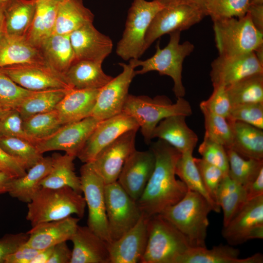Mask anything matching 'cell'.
Masks as SVG:
<instances>
[{"label":"cell","instance_id":"cell-1","mask_svg":"<svg viewBox=\"0 0 263 263\" xmlns=\"http://www.w3.org/2000/svg\"><path fill=\"white\" fill-rule=\"evenodd\" d=\"M155 164L146 188L136 203L142 215L149 219L161 213L180 200L188 189L176 178L175 167L181 153L174 147L158 139L150 143Z\"/></svg>","mask_w":263,"mask_h":263},{"label":"cell","instance_id":"cell-2","mask_svg":"<svg viewBox=\"0 0 263 263\" xmlns=\"http://www.w3.org/2000/svg\"><path fill=\"white\" fill-rule=\"evenodd\" d=\"M211 211L213 208L205 198L188 189L180 200L160 214L186 237L191 247H205Z\"/></svg>","mask_w":263,"mask_h":263},{"label":"cell","instance_id":"cell-3","mask_svg":"<svg viewBox=\"0 0 263 263\" xmlns=\"http://www.w3.org/2000/svg\"><path fill=\"white\" fill-rule=\"evenodd\" d=\"M173 103L165 95L151 98L146 95L129 94L122 113L132 117L141 129L145 143L150 144L152 132L163 119L175 115L191 116L192 110L189 102L184 97H178Z\"/></svg>","mask_w":263,"mask_h":263},{"label":"cell","instance_id":"cell-4","mask_svg":"<svg viewBox=\"0 0 263 263\" xmlns=\"http://www.w3.org/2000/svg\"><path fill=\"white\" fill-rule=\"evenodd\" d=\"M86 204L84 197L69 187L42 188L27 203L26 219L32 226L76 214L82 218Z\"/></svg>","mask_w":263,"mask_h":263},{"label":"cell","instance_id":"cell-5","mask_svg":"<svg viewBox=\"0 0 263 263\" xmlns=\"http://www.w3.org/2000/svg\"><path fill=\"white\" fill-rule=\"evenodd\" d=\"M181 32L176 31L169 33V42L164 48H160L158 42L155 53L150 57L144 60L135 59L137 67H141L140 70H135L136 75L157 71L160 75L170 77L173 81L172 90L177 98L185 95L182 75L183 62L194 49V45L189 41L180 43Z\"/></svg>","mask_w":263,"mask_h":263},{"label":"cell","instance_id":"cell-6","mask_svg":"<svg viewBox=\"0 0 263 263\" xmlns=\"http://www.w3.org/2000/svg\"><path fill=\"white\" fill-rule=\"evenodd\" d=\"M148 240L141 263H175L191 246L186 237L160 214L148 220Z\"/></svg>","mask_w":263,"mask_h":263},{"label":"cell","instance_id":"cell-7","mask_svg":"<svg viewBox=\"0 0 263 263\" xmlns=\"http://www.w3.org/2000/svg\"><path fill=\"white\" fill-rule=\"evenodd\" d=\"M216 46L220 56H234L254 52L263 45V33L248 13L241 18L213 21Z\"/></svg>","mask_w":263,"mask_h":263},{"label":"cell","instance_id":"cell-8","mask_svg":"<svg viewBox=\"0 0 263 263\" xmlns=\"http://www.w3.org/2000/svg\"><path fill=\"white\" fill-rule=\"evenodd\" d=\"M163 6L153 0H133L128 12L122 38L116 53L125 60L139 59L146 51L145 39L149 26Z\"/></svg>","mask_w":263,"mask_h":263},{"label":"cell","instance_id":"cell-9","mask_svg":"<svg viewBox=\"0 0 263 263\" xmlns=\"http://www.w3.org/2000/svg\"><path fill=\"white\" fill-rule=\"evenodd\" d=\"M106 215L112 242L133 227L142 216L136 202L116 181L105 186Z\"/></svg>","mask_w":263,"mask_h":263},{"label":"cell","instance_id":"cell-10","mask_svg":"<svg viewBox=\"0 0 263 263\" xmlns=\"http://www.w3.org/2000/svg\"><path fill=\"white\" fill-rule=\"evenodd\" d=\"M82 191L88 209L87 226L101 238L110 243L106 211L105 186L91 163H84L80 169Z\"/></svg>","mask_w":263,"mask_h":263},{"label":"cell","instance_id":"cell-11","mask_svg":"<svg viewBox=\"0 0 263 263\" xmlns=\"http://www.w3.org/2000/svg\"><path fill=\"white\" fill-rule=\"evenodd\" d=\"M206 16L204 10L193 5L163 7L156 13L147 30L145 39L146 50L162 36L188 30Z\"/></svg>","mask_w":263,"mask_h":263},{"label":"cell","instance_id":"cell-12","mask_svg":"<svg viewBox=\"0 0 263 263\" xmlns=\"http://www.w3.org/2000/svg\"><path fill=\"white\" fill-rule=\"evenodd\" d=\"M136 59L120 63L122 72L99 90L91 116L101 121L122 113L131 83L136 75Z\"/></svg>","mask_w":263,"mask_h":263},{"label":"cell","instance_id":"cell-13","mask_svg":"<svg viewBox=\"0 0 263 263\" xmlns=\"http://www.w3.org/2000/svg\"><path fill=\"white\" fill-rule=\"evenodd\" d=\"M222 235L229 245L263 238V195L248 200L227 225Z\"/></svg>","mask_w":263,"mask_h":263},{"label":"cell","instance_id":"cell-14","mask_svg":"<svg viewBox=\"0 0 263 263\" xmlns=\"http://www.w3.org/2000/svg\"><path fill=\"white\" fill-rule=\"evenodd\" d=\"M100 121L90 116L64 125L50 136L38 140L35 145L42 154L50 151L62 150L76 157Z\"/></svg>","mask_w":263,"mask_h":263},{"label":"cell","instance_id":"cell-15","mask_svg":"<svg viewBox=\"0 0 263 263\" xmlns=\"http://www.w3.org/2000/svg\"><path fill=\"white\" fill-rule=\"evenodd\" d=\"M0 70L28 90L72 89L64 75L46 63L11 65L0 67Z\"/></svg>","mask_w":263,"mask_h":263},{"label":"cell","instance_id":"cell-16","mask_svg":"<svg viewBox=\"0 0 263 263\" xmlns=\"http://www.w3.org/2000/svg\"><path fill=\"white\" fill-rule=\"evenodd\" d=\"M137 131L131 130L122 134L103 148L90 162L105 185L117 181L125 162L136 150Z\"/></svg>","mask_w":263,"mask_h":263},{"label":"cell","instance_id":"cell-17","mask_svg":"<svg viewBox=\"0 0 263 263\" xmlns=\"http://www.w3.org/2000/svg\"><path fill=\"white\" fill-rule=\"evenodd\" d=\"M139 128L132 117L122 112L101 120L87 139L77 157L84 163H90L99 152L122 134Z\"/></svg>","mask_w":263,"mask_h":263},{"label":"cell","instance_id":"cell-18","mask_svg":"<svg viewBox=\"0 0 263 263\" xmlns=\"http://www.w3.org/2000/svg\"><path fill=\"white\" fill-rule=\"evenodd\" d=\"M213 86L225 87L249 76L263 73V64L254 52L234 56H219L211 64Z\"/></svg>","mask_w":263,"mask_h":263},{"label":"cell","instance_id":"cell-19","mask_svg":"<svg viewBox=\"0 0 263 263\" xmlns=\"http://www.w3.org/2000/svg\"><path fill=\"white\" fill-rule=\"evenodd\" d=\"M155 164L153 151L135 150L125 162L117 182L136 202L142 194Z\"/></svg>","mask_w":263,"mask_h":263},{"label":"cell","instance_id":"cell-20","mask_svg":"<svg viewBox=\"0 0 263 263\" xmlns=\"http://www.w3.org/2000/svg\"><path fill=\"white\" fill-rule=\"evenodd\" d=\"M69 36L75 61L88 60L102 63L113 50L112 39L98 31L93 23L81 27Z\"/></svg>","mask_w":263,"mask_h":263},{"label":"cell","instance_id":"cell-21","mask_svg":"<svg viewBox=\"0 0 263 263\" xmlns=\"http://www.w3.org/2000/svg\"><path fill=\"white\" fill-rule=\"evenodd\" d=\"M148 220L142 215L131 229L109 243L110 263H141L147 244Z\"/></svg>","mask_w":263,"mask_h":263},{"label":"cell","instance_id":"cell-22","mask_svg":"<svg viewBox=\"0 0 263 263\" xmlns=\"http://www.w3.org/2000/svg\"><path fill=\"white\" fill-rule=\"evenodd\" d=\"M79 220V218L70 216L33 226L27 232L29 238L26 244L35 249L41 250L70 240L78 226Z\"/></svg>","mask_w":263,"mask_h":263},{"label":"cell","instance_id":"cell-23","mask_svg":"<svg viewBox=\"0 0 263 263\" xmlns=\"http://www.w3.org/2000/svg\"><path fill=\"white\" fill-rule=\"evenodd\" d=\"M70 241L73 244L70 263H110L109 243L88 226L78 225Z\"/></svg>","mask_w":263,"mask_h":263},{"label":"cell","instance_id":"cell-24","mask_svg":"<svg viewBox=\"0 0 263 263\" xmlns=\"http://www.w3.org/2000/svg\"><path fill=\"white\" fill-rule=\"evenodd\" d=\"M186 116L172 115L161 120L154 129L152 139L162 140L181 153L193 151L198 141L196 133L188 126Z\"/></svg>","mask_w":263,"mask_h":263},{"label":"cell","instance_id":"cell-25","mask_svg":"<svg viewBox=\"0 0 263 263\" xmlns=\"http://www.w3.org/2000/svg\"><path fill=\"white\" fill-rule=\"evenodd\" d=\"M47 63L40 49L25 37L0 34V67L26 64Z\"/></svg>","mask_w":263,"mask_h":263},{"label":"cell","instance_id":"cell-26","mask_svg":"<svg viewBox=\"0 0 263 263\" xmlns=\"http://www.w3.org/2000/svg\"><path fill=\"white\" fill-rule=\"evenodd\" d=\"M240 251L231 245L221 244L211 249L207 247H190L176 260L175 263H262L263 256L257 253L240 259Z\"/></svg>","mask_w":263,"mask_h":263},{"label":"cell","instance_id":"cell-27","mask_svg":"<svg viewBox=\"0 0 263 263\" xmlns=\"http://www.w3.org/2000/svg\"><path fill=\"white\" fill-rule=\"evenodd\" d=\"M99 90H69L56 108L61 124L64 125L91 116Z\"/></svg>","mask_w":263,"mask_h":263},{"label":"cell","instance_id":"cell-28","mask_svg":"<svg viewBox=\"0 0 263 263\" xmlns=\"http://www.w3.org/2000/svg\"><path fill=\"white\" fill-rule=\"evenodd\" d=\"M101 63L88 61H75L64 75L72 89H100L113 77L105 73Z\"/></svg>","mask_w":263,"mask_h":263},{"label":"cell","instance_id":"cell-29","mask_svg":"<svg viewBox=\"0 0 263 263\" xmlns=\"http://www.w3.org/2000/svg\"><path fill=\"white\" fill-rule=\"evenodd\" d=\"M52 165V157H43L19 178L12 179L8 192L21 202L29 203L41 188L40 183L49 173Z\"/></svg>","mask_w":263,"mask_h":263},{"label":"cell","instance_id":"cell-30","mask_svg":"<svg viewBox=\"0 0 263 263\" xmlns=\"http://www.w3.org/2000/svg\"><path fill=\"white\" fill-rule=\"evenodd\" d=\"M36 7L37 0H6L3 32L25 37L31 27Z\"/></svg>","mask_w":263,"mask_h":263},{"label":"cell","instance_id":"cell-31","mask_svg":"<svg viewBox=\"0 0 263 263\" xmlns=\"http://www.w3.org/2000/svg\"><path fill=\"white\" fill-rule=\"evenodd\" d=\"M94 15L85 6L82 0L58 2L53 34L70 35L81 27L93 23Z\"/></svg>","mask_w":263,"mask_h":263},{"label":"cell","instance_id":"cell-32","mask_svg":"<svg viewBox=\"0 0 263 263\" xmlns=\"http://www.w3.org/2000/svg\"><path fill=\"white\" fill-rule=\"evenodd\" d=\"M52 157L51 169L41 181V187L51 188L69 187L81 194V179L75 171L74 161L75 157L65 153L64 155L55 154Z\"/></svg>","mask_w":263,"mask_h":263},{"label":"cell","instance_id":"cell-33","mask_svg":"<svg viewBox=\"0 0 263 263\" xmlns=\"http://www.w3.org/2000/svg\"><path fill=\"white\" fill-rule=\"evenodd\" d=\"M229 122L233 137L229 149L247 158L263 160V130L240 121Z\"/></svg>","mask_w":263,"mask_h":263},{"label":"cell","instance_id":"cell-34","mask_svg":"<svg viewBox=\"0 0 263 263\" xmlns=\"http://www.w3.org/2000/svg\"><path fill=\"white\" fill-rule=\"evenodd\" d=\"M40 49L47 64L63 75L75 61L69 35L53 34L42 42Z\"/></svg>","mask_w":263,"mask_h":263},{"label":"cell","instance_id":"cell-35","mask_svg":"<svg viewBox=\"0 0 263 263\" xmlns=\"http://www.w3.org/2000/svg\"><path fill=\"white\" fill-rule=\"evenodd\" d=\"M58 3L56 0H37L35 16L25 38L39 48L42 42L53 34Z\"/></svg>","mask_w":263,"mask_h":263},{"label":"cell","instance_id":"cell-36","mask_svg":"<svg viewBox=\"0 0 263 263\" xmlns=\"http://www.w3.org/2000/svg\"><path fill=\"white\" fill-rule=\"evenodd\" d=\"M247 201L245 188L226 174L219 186L216 195V202L223 211V226Z\"/></svg>","mask_w":263,"mask_h":263},{"label":"cell","instance_id":"cell-37","mask_svg":"<svg viewBox=\"0 0 263 263\" xmlns=\"http://www.w3.org/2000/svg\"><path fill=\"white\" fill-rule=\"evenodd\" d=\"M193 151H188L181 155L175 167V174L186 185L188 189L195 191L208 201L213 208V211L220 212V207L215 203L206 188L195 163Z\"/></svg>","mask_w":263,"mask_h":263},{"label":"cell","instance_id":"cell-38","mask_svg":"<svg viewBox=\"0 0 263 263\" xmlns=\"http://www.w3.org/2000/svg\"><path fill=\"white\" fill-rule=\"evenodd\" d=\"M70 90L57 89L33 91L16 109L23 120L36 114L52 111L56 109L58 103Z\"/></svg>","mask_w":263,"mask_h":263},{"label":"cell","instance_id":"cell-39","mask_svg":"<svg viewBox=\"0 0 263 263\" xmlns=\"http://www.w3.org/2000/svg\"><path fill=\"white\" fill-rule=\"evenodd\" d=\"M225 88L232 106L263 103V73L249 76Z\"/></svg>","mask_w":263,"mask_h":263},{"label":"cell","instance_id":"cell-40","mask_svg":"<svg viewBox=\"0 0 263 263\" xmlns=\"http://www.w3.org/2000/svg\"><path fill=\"white\" fill-rule=\"evenodd\" d=\"M226 150L229 165L228 175L244 188L246 187L257 177L263 168V160L245 159L231 149H226Z\"/></svg>","mask_w":263,"mask_h":263},{"label":"cell","instance_id":"cell-41","mask_svg":"<svg viewBox=\"0 0 263 263\" xmlns=\"http://www.w3.org/2000/svg\"><path fill=\"white\" fill-rule=\"evenodd\" d=\"M0 147L19 161L26 170L43 157L34 144L22 138L0 136Z\"/></svg>","mask_w":263,"mask_h":263},{"label":"cell","instance_id":"cell-42","mask_svg":"<svg viewBox=\"0 0 263 263\" xmlns=\"http://www.w3.org/2000/svg\"><path fill=\"white\" fill-rule=\"evenodd\" d=\"M23 126L27 134L37 142L50 136L63 125L55 109L26 118L23 120Z\"/></svg>","mask_w":263,"mask_h":263},{"label":"cell","instance_id":"cell-43","mask_svg":"<svg viewBox=\"0 0 263 263\" xmlns=\"http://www.w3.org/2000/svg\"><path fill=\"white\" fill-rule=\"evenodd\" d=\"M200 108L204 117V137L223 145L226 149L230 148L233 137L231 123L226 118L213 113L202 106L200 105Z\"/></svg>","mask_w":263,"mask_h":263},{"label":"cell","instance_id":"cell-44","mask_svg":"<svg viewBox=\"0 0 263 263\" xmlns=\"http://www.w3.org/2000/svg\"><path fill=\"white\" fill-rule=\"evenodd\" d=\"M249 0H209L205 12L212 21L230 18H241L246 15Z\"/></svg>","mask_w":263,"mask_h":263},{"label":"cell","instance_id":"cell-45","mask_svg":"<svg viewBox=\"0 0 263 263\" xmlns=\"http://www.w3.org/2000/svg\"><path fill=\"white\" fill-rule=\"evenodd\" d=\"M33 92L19 85L0 70V104L4 107L17 109Z\"/></svg>","mask_w":263,"mask_h":263},{"label":"cell","instance_id":"cell-46","mask_svg":"<svg viewBox=\"0 0 263 263\" xmlns=\"http://www.w3.org/2000/svg\"><path fill=\"white\" fill-rule=\"evenodd\" d=\"M227 119L230 122L240 121L263 130V103L233 105Z\"/></svg>","mask_w":263,"mask_h":263},{"label":"cell","instance_id":"cell-47","mask_svg":"<svg viewBox=\"0 0 263 263\" xmlns=\"http://www.w3.org/2000/svg\"><path fill=\"white\" fill-rule=\"evenodd\" d=\"M23 120L16 109H7L0 116V136L22 138L34 144L36 141L25 132Z\"/></svg>","mask_w":263,"mask_h":263},{"label":"cell","instance_id":"cell-48","mask_svg":"<svg viewBox=\"0 0 263 263\" xmlns=\"http://www.w3.org/2000/svg\"><path fill=\"white\" fill-rule=\"evenodd\" d=\"M198 152L205 161L228 173V160L224 146L204 137L198 148Z\"/></svg>","mask_w":263,"mask_h":263},{"label":"cell","instance_id":"cell-49","mask_svg":"<svg viewBox=\"0 0 263 263\" xmlns=\"http://www.w3.org/2000/svg\"><path fill=\"white\" fill-rule=\"evenodd\" d=\"M194 160L206 188L216 203V195L218 188L224 176L228 173H225L220 169L207 163L202 158L194 157Z\"/></svg>","mask_w":263,"mask_h":263},{"label":"cell","instance_id":"cell-50","mask_svg":"<svg viewBox=\"0 0 263 263\" xmlns=\"http://www.w3.org/2000/svg\"><path fill=\"white\" fill-rule=\"evenodd\" d=\"M213 91L209 97L202 101L200 105L217 114L227 118L232 105L226 88L221 85L213 86Z\"/></svg>","mask_w":263,"mask_h":263},{"label":"cell","instance_id":"cell-51","mask_svg":"<svg viewBox=\"0 0 263 263\" xmlns=\"http://www.w3.org/2000/svg\"><path fill=\"white\" fill-rule=\"evenodd\" d=\"M28 233L6 234L0 239V263H4L6 257L14 252L28 240Z\"/></svg>","mask_w":263,"mask_h":263},{"label":"cell","instance_id":"cell-52","mask_svg":"<svg viewBox=\"0 0 263 263\" xmlns=\"http://www.w3.org/2000/svg\"><path fill=\"white\" fill-rule=\"evenodd\" d=\"M0 171L14 179L22 176L26 169L21 163L10 155L0 147Z\"/></svg>","mask_w":263,"mask_h":263},{"label":"cell","instance_id":"cell-53","mask_svg":"<svg viewBox=\"0 0 263 263\" xmlns=\"http://www.w3.org/2000/svg\"><path fill=\"white\" fill-rule=\"evenodd\" d=\"M39 251L28 245L25 243L7 255L4 263H30Z\"/></svg>","mask_w":263,"mask_h":263},{"label":"cell","instance_id":"cell-54","mask_svg":"<svg viewBox=\"0 0 263 263\" xmlns=\"http://www.w3.org/2000/svg\"><path fill=\"white\" fill-rule=\"evenodd\" d=\"M72 250L69 248L66 242L60 243L54 245L52 255L47 263H70Z\"/></svg>","mask_w":263,"mask_h":263},{"label":"cell","instance_id":"cell-55","mask_svg":"<svg viewBox=\"0 0 263 263\" xmlns=\"http://www.w3.org/2000/svg\"><path fill=\"white\" fill-rule=\"evenodd\" d=\"M244 188L248 200L263 195V168L257 177Z\"/></svg>","mask_w":263,"mask_h":263},{"label":"cell","instance_id":"cell-56","mask_svg":"<svg viewBox=\"0 0 263 263\" xmlns=\"http://www.w3.org/2000/svg\"><path fill=\"white\" fill-rule=\"evenodd\" d=\"M247 13L254 26L263 33V4L249 6Z\"/></svg>","mask_w":263,"mask_h":263},{"label":"cell","instance_id":"cell-57","mask_svg":"<svg viewBox=\"0 0 263 263\" xmlns=\"http://www.w3.org/2000/svg\"><path fill=\"white\" fill-rule=\"evenodd\" d=\"M163 7L179 4H188L196 6L205 11L206 6L209 0H154Z\"/></svg>","mask_w":263,"mask_h":263},{"label":"cell","instance_id":"cell-58","mask_svg":"<svg viewBox=\"0 0 263 263\" xmlns=\"http://www.w3.org/2000/svg\"><path fill=\"white\" fill-rule=\"evenodd\" d=\"M53 247L40 250L32 260L30 263H47L52 255Z\"/></svg>","mask_w":263,"mask_h":263},{"label":"cell","instance_id":"cell-59","mask_svg":"<svg viewBox=\"0 0 263 263\" xmlns=\"http://www.w3.org/2000/svg\"><path fill=\"white\" fill-rule=\"evenodd\" d=\"M13 179L5 173L0 171V194L8 192L9 184Z\"/></svg>","mask_w":263,"mask_h":263},{"label":"cell","instance_id":"cell-60","mask_svg":"<svg viewBox=\"0 0 263 263\" xmlns=\"http://www.w3.org/2000/svg\"><path fill=\"white\" fill-rule=\"evenodd\" d=\"M6 0H0V34L3 31L4 8Z\"/></svg>","mask_w":263,"mask_h":263},{"label":"cell","instance_id":"cell-61","mask_svg":"<svg viewBox=\"0 0 263 263\" xmlns=\"http://www.w3.org/2000/svg\"><path fill=\"white\" fill-rule=\"evenodd\" d=\"M254 52L259 61L263 64V45L258 47Z\"/></svg>","mask_w":263,"mask_h":263},{"label":"cell","instance_id":"cell-62","mask_svg":"<svg viewBox=\"0 0 263 263\" xmlns=\"http://www.w3.org/2000/svg\"><path fill=\"white\" fill-rule=\"evenodd\" d=\"M263 4V0H249V6Z\"/></svg>","mask_w":263,"mask_h":263},{"label":"cell","instance_id":"cell-63","mask_svg":"<svg viewBox=\"0 0 263 263\" xmlns=\"http://www.w3.org/2000/svg\"><path fill=\"white\" fill-rule=\"evenodd\" d=\"M8 108H5L1 104H0V116Z\"/></svg>","mask_w":263,"mask_h":263},{"label":"cell","instance_id":"cell-64","mask_svg":"<svg viewBox=\"0 0 263 263\" xmlns=\"http://www.w3.org/2000/svg\"><path fill=\"white\" fill-rule=\"evenodd\" d=\"M56 0L58 1V2H59V1H62V0Z\"/></svg>","mask_w":263,"mask_h":263}]
</instances>
